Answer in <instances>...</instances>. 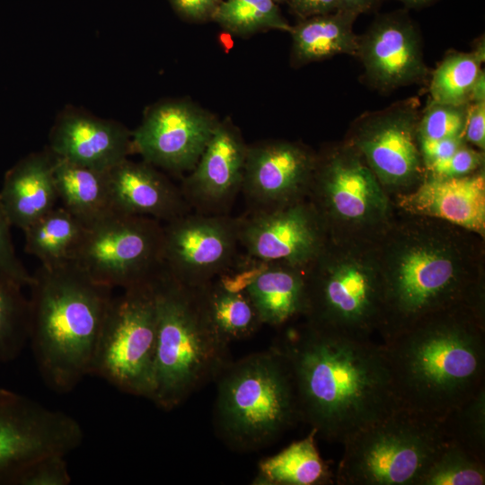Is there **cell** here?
I'll list each match as a JSON object with an SVG mask.
<instances>
[{"label":"cell","instance_id":"obj_1","mask_svg":"<svg viewBox=\"0 0 485 485\" xmlns=\"http://www.w3.org/2000/svg\"><path fill=\"white\" fill-rule=\"evenodd\" d=\"M375 249L382 280L383 341L451 309L465 307L485 316V238L396 208Z\"/></svg>","mask_w":485,"mask_h":485},{"label":"cell","instance_id":"obj_2","mask_svg":"<svg viewBox=\"0 0 485 485\" xmlns=\"http://www.w3.org/2000/svg\"><path fill=\"white\" fill-rule=\"evenodd\" d=\"M295 384L300 421L343 444L400 408L383 343L304 322L273 345Z\"/></svg>","mask_w":485,"mask_h":485},{"label":"cell","instance_id":"obj_3","mask_svg":"<svg viewBox=\"0 0 485 485\" xmlns=\"http://www.w3.org/2000/svg\"><path fill=\"white\" fill-rule=\"evenodd\" d=\"M400 408L442 420L484 385L485 316L461 307L383 341Z\"/></svg>","mask_w":485,"mask_h":485},{"label":"cell","instance_id":"obj_4","mask_svg":"<svg viewBox=\"0 0 485 485\" xmlns=\"http://www.w3.org/2000/svg\"><path fill=\"white\" fill-rule=\"evenodd\" d=\"M29 344L46 384L72 391L92 364L113 288L75 261L40 265L29 286Z\"/></svg>","mask_w":485,"mask_h":485},{"label":"cell","instance_id":"obj_5","mask_svg":"<svg viewBox=\"0 0 485 485\" xmlns=\"http://www.w3.org/2000/svg\"><path fill=\"white\" fill-rule=\"evenodd\" d=\"M157 315L154 390L151 401L172 410L231 361L229 345L209 324L197 290L166 273L154 278Z\"/></svg>","mask_w":485,"mask_h":485},{"label":"cell","instance_id":"obj_6","mask_svg":"<svg viewBox=\"0 0 485 485\" xmlns=\"http://www.w3.org/2000/svg\"><path fill=\"white\" fill-rule=\"evenodd\" d=\"M216 381L215 430L234 451L262 449L300 421L289 366L274 346L230 361Z\"/></svg>","mask_w":485,"mask_h":485},{"label":"cell","instance_id":"obj_7","mask_svg":"<svg viewBox=\"0 0 485 485\" xmlns=\"http://www.w3.org/2000/svg\"><path fill=\"white\" fill-rule=\"evenodd\" d=\"M304 321L342 334L371 337L382 322V280L375 242L328 237L305 267Z\"/></svg>","mask_w":485,"mask_h":485},{"label":"cell","instance_id":"obj_8","mask_svg":"<svg viewBox=\"0 0 485 485\" xmlns=\"http://www.w3.org/2000/svg\"><path fill=\"white\" fill-rule=\"evenodd\" d=\"M448 441L443 421L399 408L342 445L339 485H418Z\"/></svg>","mask_w":485,"mask_h":485},{"label":"cell","instance_id":"obj_9","mask_svg":"<svg viewBox=\"0 0 485 485\" xmlns=\"http://www.w3.org/2000/svg\"><path fill=\"white\" fill-rule=\"evenodd\" d=\"M307 198L334 239L375 242L396 213L391 197L346 141L317 153Z\"/></svg>","mask_w":485,"mask_h":485},{"label":"cell","instance_id":"obj_10","mask_svg":"<svg viewBox=\"0 0 485 485\" xmlns=\"http://www.w3.org/2000/svg\"><path fill=\"white\" fill-rule=\"evenodd\" d=\"M154 278L113 296L91 369L117 389L148 400L154 390L157 340Z\"/></svg>","mask_w":485,"mask_h":485},{"label":"cell","instance_id":"obj_11","mask_svg":"<svg viewBox=\"0 0 485 485\" xmlns=\"http://www.w3.org/2000/svg\"><path fill=\"white\" fill-rule=\"evenodd\" d=\"M163 225L112 211L85 230L73 261L111 288L152 280L163 268Z\"/></svg>","mask_w":485,"mask_h":485},{"label":"cell","instance_id":"obj_12","mask_svg":"<svg viewBox=\"0 0 485 485\" xmlns=\"http://www.w3.org/2000/svg\"><path fill=\"white\" fill-rule=\"evenodd\" d=\"M83 440L75 418L0 388V485H16L32 463L51 454L66 456Z\"/></svg>","mask_w":485,"mask_h":485},{"label":"cell","instance_id":"obj_13","mask_svg":"<svg viewBox=\"0 0 485 485\" xmlns=\"http://www.w3.org/2000/svg\"><path fill=\"white\" fill-rule=\"evenodd\" d=\"M416 101L368 113L352 126L346 142L363 158L391 197L414 190L426 177L419 146Z\"/></svg>","mask_w":485,"mask_h":485},{"label":"cell","instance_id":"obj_14","mask_svg":"<svg viewBox=\"0 0 485 485\" xmlns=\"http://www.w3.org/2000/svg\"><path fill=\"white\" fill-rule=\"evenodd\" d=\"M239 247L237 217L191 211L163 225V269L198 287L231 268Z\"/></svg>","mask_w":485,"mask_h":485},{"label":"cell","instance_id":"obj_15","mask_svg":"<svg viewBox=\"0 0 485 485\" xmlns=\"http://www.w3.org/2000/svg\"><path fill=\"white\" fill-rule=\"evenodd\" d=\"M218 122L214 114L190 101H161L146 110L131 132L133 153L173 174L190 172Z\"/></svg>","mask_w":485,"mask_h":485},{"label":"cell","instance_id":"obj_16","mask_svg":"<svg viewBox=\"0 0 485 485\" xmlns=\"http://www.w3.org/2000/svg\"><path fill=\"white\" fill-rule=\"evenodd\" d=\"M239 244L245 255L262 262L305 268L328 239L316 210L304 198L277 208L237 217Z\"/></svg>","mask_w":485,"mask_h":485},{"label":"cell","instance_id":"obj_17","mask_svg":"<svg viewBox=\"0 0 485 485\" xmlns=\"http://www.w3.org/2000/svg\"><path fill=\"white\" fill-rule=\"evenodd\" d=\"M317 153L302 143L272 139L248 145L241 193L247 212L307 198Z\"/></svg>","mask_w":485,"mask_h":485},{"label":"cell","instance_id":"obj_18","mask_svg":"<svg viewBox=\"0 0 485 485\" xmlns=\"http://www.w3.org/2000/svg\"><path fill=\"white\" fill-rule=\"evenodd\" d=\"M356 56L367 82L380 91L420 84L428 75L420 33L405 10L378 14L358 36Z\"/></svg>","mask_w":485,"mask_h":485},{"label":"cell","instance_id":"obj_19","mask_svg":"<svg viewBox=\"0 0 485 485\" xmlns=\"http://www.w3.org/2000/svg\"><path fill=\"white\" fill-rule=\"evenodd\" d=\"M248 144L228 119L219 120L194 168L180 186L192 211L228 213L241 193Z\"/></svg>","mask_w":485,"mask_h":485},{"label":"cell","instance_id":"obj_20","mask_svg":"<svg viewBox=\"0 0 485 485\" xmlns=\"http://www.w3.org/2000/svg\"><path fill=\"white\" fill-rule=\"evenodd\" d=\"M48 148L58 158L101 172L133 153L131 132L124 125L71 107L56 118Z\"/></svg>","mask_w":485,"mask_h":485},{"label":"cell","instance_id":"obj_21","mask_svg":"<svg viewBox=\"0 0 485 485\" xmlns=\"http://www.w3.org/2000/svg\"><path fill=\"white\" fill-rule=\"evenodd\" d=\"M407 214L433 217L485 238V171L438 178L426 175L411 191L392 198Z\"/></svg>","mask_w":485,"mask_h":485},{"label":"cell","instance_id":"obj_22","mask_svg":"<svg viewBox=\"0 0 485 485\" xmlns=\"http://www.w3.org/2000/svg\"><path fill=\"white\" fill-rule=\"evenodd\" d=\"M113 211L170 222L191 208L181 188L155 166L128 158L107 172Z\"/></svg>","mask_w":485,"mask_h":485},{"label":"cell","instance_id":"obj_23","mask_svg":"<svg viewBox=\"0 0 485 485\" xmlns=\"http://www.w3.org/2000/svg\"><path fill=\"white\" fill-rule=\"evenodd\" d=\"M55 162L47 148L24 156L6 172L0 203L12 226L23 231L57 206Z\"/></svg>","mask_w":485,"mask_h":485},{"label":"cell","instance_id":"obj_24","mask_svg":"<svg viewBox=\"0 0 485 485\" xmlns=\"http://www.w3.org/2000/svg\"><path fill=\"white\" fill-rule=\"evenodd\" d=\"M245 290L262 325L284 326L304 314L305 268L279 261L261 262Z\"/></svg>","mask_w":485,"mask_h":485},{"label":"cell","instance_id":"obj_25","mask_svg":"<svg viewBox=\"0 0 485 485\" xmlns=\"http://www.w3.org/2000/svg\"><path fill=\"white\" fill-rule=\"evenodd\" d=\"M248 279L232 278L225 271L194 287L201 308L217 336L226 344L252 337L262 326L245 286Z\"/></svg>","mask_w":485,"mask_h":485},{"label":"cell","instance_id":"obj_26","mask_svg":"<svg viewBox=\"0 0 485 485\" xmlns=\"http://www.w3.org/2000/svg\"><path fill=\"white\" fill-rule=\"evenodd\" d=\"M358 15L338 9L315 15L292 25L291 61L295 66L330 58L335 55L356 56L358 36L353 31Z\"/></svg>","mask_w":485,"mask_h":485},{"label":"cell","instance_id":"obj_27","mask_svg":"<svg viewBox=\"0 0 485 485\" xmlns=\"http://www.w3.org/2000/svg\"><path fill=\"white\" fill-rule=\"evenodd\" d=\"M54 177L61 206L85 226L112 212L107 172L56 156Z\"/></svg>","mask_w":485,"mask_h":485},{"label":"cell","instance_id":"obj_28","mask_svg":"<svg viewBox=\"0 0 485 485\" xmlns=\"http://www.w3.org/2000/svg\"><path fill=\"white\" fill-rule=\"evenodd\" d=\"M316 432L262 459L252 481L255 485H323L334 481L316 446Z\"/></svg>","mask_w":485,"mask_h":485},{"label":"cell","instance_id":"obj_29","mask_svg":"<svg viewBox=\"0 0 485 485\" xmlns=\"http://www.w3.org/2000/svg\"><path fill=\"white\" fill-rule=\"evenodd\" d=\"M85 225L61 205L23 230L24 251L52 267L73 261Z\"/></svg>","mask_w":485,"mask_h":485},{"label":"cell","instance_id":"obj_30","mask_svg":"<svg viewBox=\"0 0 485 485\" xmlns=\"http://www.w3.org/2000/svg\"><path fill=\"white\" fill-rule=\"evenodd\" d=\"M484 59L483 40L470 52L447 54L433 72L429 85L431 100L457 105L469 104Z\"/></svg>","mask_w":485,"mask_h":485},{"label":"cell","instance_id":"obj_31","mask_svg":"<svg viewBox=\"0 0 485 485\" xmlns=\"http://www.w3.org/2000/svg\"><path fill=\"white\" fill-rule=\"evenodd\" d=\"M212 21L223 30L246 37L269 30L290 32L292 25L273 0H223Z\"/></svg>","mask_w":485,"mask_h":485},{"label":"cell","instance_id":"obj_32","mask_svg":"<svg viewBox=\"0 0 485 485\" xmlns=\"http://www.w3.org/2000/svg\"><path fill=\"white\" fill-rule=\"evenodd\" d=\"M22 288L0 274V364L16 359L29 343V302Z\"/></svg>","mask_w":485,"mask_h":485},{"label":"cell","instance_id":"obj_33","mask_svg":"<svg viewBox=\"0 0 485 485\" xmlns=\"http://www.w3.org/2000/svg\"><path fill=\"white\" fill-rule=\"evenodd\" d=\"M484 483L485 461L448 440L427 467L418 485H483Z\"/></svg>","mask_w":485,"mask_h":485},{"label":"cell","instance_id":"obj_34","mask_svg":"<svg viewBox=\"0 0 485 485\" xmlns=\"http://www.w3.org/2000/svg\"><path fill=\"white\" fill-rule=\"evenodd\" d=\"M442 421L449 441L485 461V385Z\"/></svg>","mask_w":485,"mask_h":485},{"label":"cell","instance_id":"obj_35","mask_svg":"<svg viewBox=\"0 0 485 485\" xmlns=\"http://www.w3.org/2000/svg\"><path fill=\"white\" fill-rule=\"evenodd\" d=\"M469 104L428 101L418 123L419 139L463 137ZM464 139V138H463Z\"/></svg>","mask_w":485,"mask_h":485},{"label":"cell","instance_id":"obj_36","mask_svg":"<svg viewBox=\"0 0 485 485\" xmlns=\"http://www.w3.org/2000/svg\"><path fill=\"white\" fill-rule=\"evenodd\" d=\"M65 455L51 454L38 459L19 477L16 485H68L71 476Z\"/></svg>","mask_w":485,"mask_h":485},{"label":"cell","instance_id":"obj_37","mask_svg":"<svg viewBox=\"0 0 485 485\" xmlns=\"http://www.w3.org/2000/svg\"><path fill=\"white\" fill-rule=\"evenodd\" d=\"M484 168V151L464 143L450 157L426 170V175L438 178L461 177Z\"/></svg>","mask_w":485,"mask_h":485},{"label":"cell","instance_id":"obj_38","mask_svg":"<svg viewBox=\"0 0 485 485\" xmlns=\"http://www.w3.org/2000/svg\"><path fill=\"white\" fill-rule=\"evenodd\" d=\"M10 224L0 203V274L24 287L32 282L31 274L15 252Z\"/></svg>","mask_w":485,"mask_h":485},{"label":"cell","instance_id":"obj_39","mask_svg":"<svg viewBox=\"0 0 485 485\" xmlns=\"http://www.w3.org/2000/svg\"><path fill=\"white\" fill-rule=\"evenodd\" d=\"M173 11L190 22H205L212 18L223 0H168Z\"/></svg>","mask_w":485,"mask_h":485},{"label":"cell","instance_id":"obj_40","mask_svg":"<svg viewBox=\"0 0 485 485\" xmlns=\"http://www.w3.org/2000/svg\"><path fill=\"white\" fill-rule=\"evenodd\" d=\"M465 142L463 137L419 139V152L425 170L450 157Z\"/></svg>","mask_w":485,"mask_h":485},{"label":"cell","instance_id":"obj_41","mask_svg":"<svg viewBox=\"0 0 485 485\" xmlns=\"http://www.w3.org/2000/svg\"><path fill=\"white\" fill-rule=\"evenodd\" d=\"M463 138L467 144L484 151L485 101L470 103Z\"/></svg>","mask_w":485,"mask_h":485},{"label":"cell","instance_id":"obj_42","mask_svg":"<svg viewBox=\"0 0 485 485\" xmlns=\"http://www.w3.org/2000/svg\"><path fill=\"white\" fill-rule=\"evenodd\" d=\"M290 11L300 19L332 13L339 9V0H287Z\"/></svg>","mask_w":485,"mask_h":485},{"label":"cell","instance_id":"obj_43","mask_svg":"<svg viewBox=\"0 0 485 485\" xmlns=\"http://www.w3.org/2000/svg\"><path fill=\"white\" fill-rule=\"evenodd\" d=\"M381 2L382 0H339V9L359 15L374 11Z\"/></svg>","mask_w":485,"mask_h":485},{"label":"cell","instance_id":"obj_44","mask_svg":"<svg viewBox=\"0 0 485 485\" xmlns=\"http://www.w3.org/2000/svg\"><path fill=\"white\" fill-rule=\"evenodd\" d=\"M485 76L482 70L477 77L471 93L470 103L485 101Z\"/></svg>","mask_w":485,"mask_h":485},{"label":"cell","instance_id":"obj_45","mask_svg":"<svg viewBox=\"0 0 485 485\" xmlns=\"http://www.w3.org/2000/svg\"><path fill=\"white\" fill-rule=\"evenodd\" d=\"M408 9H421L432 5L439 0H397Z\"/></svg>","mask_w":485,"mask_h":485},{"label":"cell","instance_id":"obj_46","mask_svg":"<svg viewBox=\"0 0 485 485\" xmlns=\"http://www.w3.org/2000/svg\"><path fill=\"white\" fill-rule=\"evenodd\" d=\"M273 1L276 2L277 4L287 3V0H273Z\"/></svg>","mask_w":485,"mask_h":485}]
</instances>
